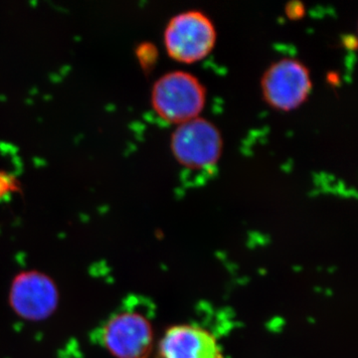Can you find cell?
Instances as JSON below:
<instances>
[{
    "mask_svg": "<svg viewBox=\"0 0 358 358\" xmlns=\"http://www.w3.org/2000/svg\"><path fill=\"white\" fill-rule=\"evenodd\" d=\"M286 13L291 20H299L305 14V6L299 0H294L287 4Z\"/></svg>",
    "mask_w": 358,
    "mask_h": 358,
    "instance_id": "9c48e42d",
    "label": "cell"
},
{
    "mask_svg": "<svg viewBox=\"0 0 358 358\" xmlns=\"http://www.w3.org/2000/svg\"><path fill=\"white\" fill-rule=\"evenodd\" d=\"M136 55H138V60H140L143 69L148 70L155 64L159 53H157V47L154 44L143 43L138 47Z\"/></svg>",
    "mask_w": 358,
    "mask_h": 358,
    "instance_id": "ba28073f",
    "label": "cell"
},
{
    "mask_svg": "<svg viewBox=\"0 0 358 358\" xmlns=\"http://www.w3.org/2000/svg\"><path fill=\"white\" fill-rule=\"evenodd\" d=\"M171 145L179 164L188 169H202L218 162L223 141L211 122L195 117L179 124L171 136Z\"/></svg>",
    "mask_w": 358,
    "mask_h": 358,
    "instance_id": "3957f363",
    "label": "cell"
},
{
    "mask_svg": "<svg viewBox=\"0 0 358 358\" xmlns=\"http://www.w3.org/2000/svg\"><path fill=\"white\" fill-rule=\"evenodd\" d=\"M10 301L21 317L41 320L55 310L57 292L50 279L39 273L28 272L14 281Z\"/></svg>",
    "mask_w": 358,
    "mask_h": 358,
    "instance_id": "52a82bcc",
    "label": "cell"
},
{
    "mask_svg": "<svg viewBox=\"0 0 358 358\" xmlns=\"http://www.w3.org/2000/svg\"><path fill=\"white\" fill-rule=\"evenodd\" d=\"M206 92L189 73L173 71L160 77L152 88L154 109L166 122L182 124L199 117L203 110Z\"/></svg>",
    "mask_w": 358,
    "mask_h": 358,
    "instance_id": "6da1fadb",
    "label": "cell"
},
{
    "mask_svg": "<svg viewBox=\"0 0 358 358\" xmlns=\"http://www.w3.org/2000/svg\"><path fill=\"white\" fill-rule=\"evenodd\" d=\"M312 90L310 72L296 59L284 58L266 70L262 78L264 99L280 110H292L307 100Z\"/></svg>",
    "mask_w": 358,
    "mask_h": 358,
    "instance_id": "277c9868",
    "label": "cell"
},
{
    "mask_svg": "<svg viewBox=\"0 0 358 358\" xmlns=\"http://www.w3.org/2000/svg\"><path fill=\"white\" fill-rule=\"evenodd\" d=\"M216 31L208 16L197 10L173 16L164 32L169 56L183 63L196 62L213 48Z\"/></svg>",
    "mask_w": 358,
    "mask_h": 358,
    "instance_id": "7a4b0ae2",
    "label": "cell"
},
{
    "mask_svg": "<svg viewBox=\"0 0 358 358\" xmlns=\"http://www.w3.org/2000/svg\"><path fill=\"white\" fill-rule=\"evenodd\" d=\"M345 44L348 48L355 49L357 44V38H355V37L350 36H350L345 37Z\"/></svg>",
    "mask_w": 358,
    "mask_h": 358,
    "instance_id": "30bf717a",
    "label": "cell"
},
{
    "mask_svg": "<svg viewBox=\"0 0 358 358\" xmlns=\"http://www.w3.org/2000/svg\"><path fill=\"white\" fill-rule=\"evenodd\" d=\"M141 358H222V355L213 334L182 324L167 329L157 348Z\"/></svg>",
    "mask_w": 358,
    "mask_h": 358,
    "instance_id": "8992f818",
    "label": "cell"
},
{
    "mask_svg": "<svg viewBox=\"0 0 358 358\" xmlns=\"http://www.w3.org/2000/svg\"><path fill=\"white\" fill-rule=\"evenodd\" d=\"M150 322L136 312L115 315L103 329V345L117 358H141L152 345Z\"/></svg>",
    "mask_w": 358,
    "mask_h": 358,
    "instance_id": "5b68a950",
    "label": "cell"
}]
</instances>
